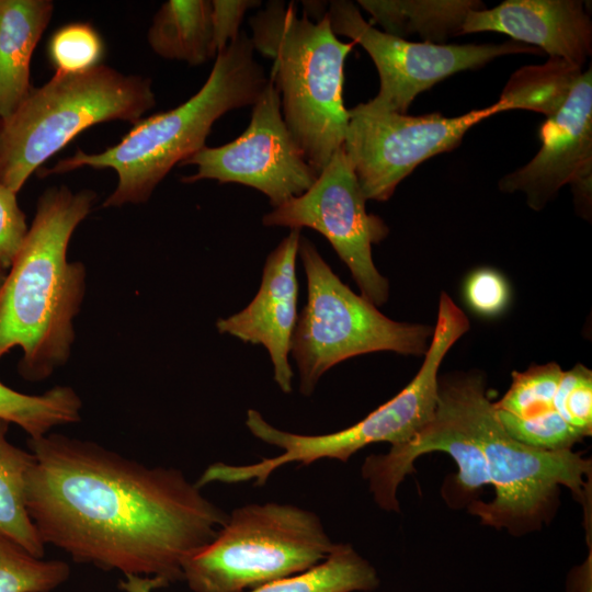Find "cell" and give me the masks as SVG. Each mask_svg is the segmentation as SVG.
<instances>
[{
  "label": "cell",
  "mask_w": 592,
  "mask_h": 592,
  "mask_svg": "<svg viewBox=\"0 0 592 592\" xmlns=\"http://www.w3.org/2000/svg\"><path fill=\"white\" fill-rule=\"evenodd\" d=\"M27 445V512L43 543L78 562L170 585L228 520L180 469L57 433Z\"/></svg>",
  "instance_id": "6da1fadb"
},
{
  "label": "cell",
  "mask_w": 592,
  "mask_h": 592,
  "mask_svg": "<svg viewBox=\"0 0 592 592\" xmlns=\"http://www.w3.org/2000/svg\"><path fill=\"white\" fill-rule=\"evenodd\" d=\"M95 200L91 190L47 189L0 288V361L20 348L18 372L29 382L48 378L69 360L86 269L69 262L67 250Z\"/></svg>",
  "instance_id": "7a4b0ae2"
},
{
  "label": "cell",
  "mask_w": 592,
  "mask_h": 592,
  "mask_svg": "<svg viewBox=\"0 0 592 592\" xmlns=\"http://www.w3.org/2000/svg\"><path fill=\"white\" fill-rule=\"evenodd\" d=\"M267 81L263 67L254 58L250 37L239 33L216 56L207 80L187 101L139 119L116 145L102 152L78 149L43 175L81 167L110 168L117 174V185L103 207L145 203L175 164L205 146L212 126L220 116L253 105Z\"/></svg>",
  "instance_id": "3957f363"
},
{
  "label": "cell",
  "mask_w": 592,
  "mask_h": 592,
  "mask_svg": "<svg viewBox=\"0 0 592 592\" xmlns=\"http://www.w3.org/2000/svg\"><path fill=\"white\" fill-rule=\"evenodd\" d=\"M437 405L479 446L486 459L496 498L491 502L473 500L469 505L481 524L522 535L551 519L560 486L584 499L591 462L571 449H538L510 436L480 376L439 384Z\"/></svg>",
  "instance_id": "277c9868"
},
{
  "label": "cell",
  "mask_w": 592,
  "mask_h": 592,
  "mask_svg": "<svg viewBox=\"0 0 592 592\" xmlns=\"http://www.w3.org/2000/svg\"><path fill=\"white\" fill-rule=\"evenodd\" d=\"M254 50L273 60L271 79L284 122L318 172L343 146L349 112L343 102L344 61L355 43H343L327 15L298 18L295 5L271 1L249 20Z\"/></svg>",
  "instance_id": "5b68a950"
},
{
  "label": "cell",
  "mask_w": 592,
  "mask_h": 592,
  "mask_svg": "<svg viewBox=\"0 0 592 592\" xmlns=\"http://www.w3.org/2000/svg\"><path fill=\"white\" fill-rule=\"evenodd\" d=\"M468 329L467 316L446 293H442L422 366L398 395L357 423L321 435L280 430L266 422L260 412L249 409L246 420L249 431L264 443L284 452L254 464L214 463L204 470V480L207 483L254 480L255 486H262L275 469L286 464L296 462L310 465L322 458L345 463L368 444L388 442L392 446L409 441L433 419L439 398V368L446 353Z\"/></svg>",
  "instance_id": "8992f818"
},
{
  "label": "cell",
  "mask_w": 592,
  "mask_h": 592,
  "mask_svg": "<svg viewBox=\"0 0 592 592\" xmlns=\"http://www.w3.org/2000/svg\"><path fill=\"white\" fill-rule=\"evenodd\" d=\"M155 105L149 78L102 64L78 73L55 72L0 121V183L18 193L82 130L111 121L135 124Z\"/></svg>",
  "instance_id": "52a82bcc"
},
{
  "label": "cell",
  "mask_w": 592,
  "mask_h": 592,
  "mask_svg": "<svg viewBox=\"0 0 592 592\" xmlns=\"http://www.w3.org/2000/svg\"><path fill=\"white\" fill-rule=\"evenodd\" d=\"M335 546L315 512L250 503L234 509L215 539L184 562L183 580L193 592H249L310 569Z\"/></svg>",
  "instance_id": "ba28073f"
},
{
  "label": "cell",
  "mask_w": 592,
  "mask_h": 592,
  "mask_svg": "<svg viewBox=\"0 0 592 592\" xmlns=\"http://www.w3.org/2000/svg\"><path fill=\"white\" fill-rule=\"evenodd\" d=\"M298 253L308 300L296 323L291 352L304 396L312 394L328 369L350 357L378 351L425 354L433 328L383 315L341 282L309 239L300 237Z\"/></svg>",
  "instance_id": "9c48e42d"
},
{
  "label": "cell",
  "mask_w": 592,
  "mask_h": 592,
  "mask_svg": "<svg viewBox=\"0 0 592 592\" xmlns=\"http://www.w3.org/2000/svg\"><path fill=\"white\" fill-rule=\"evenodd\" d=\"M508 110L499 99L456 117L440 113L409 116L373 111L360 103L348 110L343 146L365 198L384 202L417 166L456 148L470 127Z\"/></svg>",
  "instance_id": "30bf717a"
},
{
  "label": "cell",
  "mask_w": 592,
  "mask_h": 592,
  "mask_svg": "<svg viewBox=\"0 0 592 592\" xmlns=\"http://www.w3.org/2000/svg\"><path fill=\"white\" fill-rule=\"evenodd\" d=\"M366 198L345 153L340 147L314 184L265 214V226L308 227L325 236L349 267L361 295L375 306L388 299L389 285L376 269L372 244L380 242L388 228L366 212Z\"/></svg>",
  "instance_id": "8fae6325"
},
{
  "label": "cell",
  "mask_w": 592,
  "mask_h": 592,
  "mask_svg": "<svg viewBox=\"0 0 592 592\" xmlns=\"http://www.w3.org/2000/svg\"><path fill=\"white\" fill-rule=\"evenodd\" d=\"M326 15L335 35L360 44L374 61L379 91L364 104L377 112L406 114L419 93L456 72L479 68L503 55L539 53L515 41L483 45L410 42L375 29L345 0L331 1Z\"/></svg>",
  "instance_id": "7c38bea8"
},
{
  "label": "cell",
  "mask_w": 592,
  "mask_h": 592,
  "mask_svg": "<svg viewBox=\"0 0 592 592\" xmlns=\"http://www.w3.org/2000/svg\"><path fill=\"white\" fill-rule=\"evenodd\" d=\"M197 167L182 182L216 180L251 186L275 208L305 193L319 173L306 160L282 114L281 96L271 78L252 105L246 130L219 147L204 146L180 166Z\"/></svg>",
  "instance_id": "4fadbf2b"
},
{
  "label": "cell",
  "mask_w": 592,
  "mask_h": 592,
  "mask_svg": "<svg viewBox=\"0 0 592 592\" xmlns=\"http://www.w3.org/2000/svg\"><path fill=\"white\" fill-rule=\"evenodd\" d=\"M542 147L522 168L499 181L503 192L525 194L539 210L566 184L588 203L592 183V68L581 72L562 104L539 129Z\"/></svg>",
  "instance_id": "5bb4252c"
},
{
  "label": "cell",
  "mask_w": 592,
  "mask_h": 592,
  "mask_svg": "<svg viewBox=\"0 0 592 592\" xmlns=\"http://www.w3.org/2000/svg\"><path fill=\"white\" fill-rule=\"evenodd\" d=\"M299 240L300 229H291L267 255L261 285L252 301L243 310L216 322L220 333L262 344L267 350L274 379L285 394L292 391L293 371L288 355L297 323Z\"/></svg>",
  "instance_id": "9a60e30c"
},
{
  "label": "cell",
  "mask_w": 592,
  "mask_h": 592,
  "mask_svg": "<svg viewBox=\"0 0 592 592\" xmlns=\"http://www.w3.org/2000/svg\"><path fill=\"white\" fill-rule=\"evenodd\" d=\"M498 32L582 67L592 53V23L578 0H506L470 12L460 34Z\"/></svg>",
  "instance_id": "2e32d148"
},
{
  "label": "cell",
  "mask_w": 592,
  "mask_h": 592,
  "mask_svg": "<svg viewBox=\"0 0 592 592\" xmlns=\"http://www.w3.org/2000/svg\"><path fill=\"white\" fill-rule=\"evenodd\" d=\"M444 452L458 465L455 486L463 496H473L491 485L486 459L479 446L439 406L433 419L409 441L392 445L388 453L368 456L362 475L379 508L399 511L397 489L405 477L414 473L413 463L423 454Z\"/></svg>",
  "instance_id": "e0dca14e"
},
{
  "label": "cell",
  "mask_w": 592,
  "mask_h": 592,
  "mask_svg": "<svg viewBox=\"0 0 592 592\" xmlns=\"http://www.w3.org/2000/svg\"><path fill=\"white\" fill-rule=\"evenodd\" d=\"M53 11L49 0H0V119L10 116L32 91V55Z\"/></svg>",
  "instance_id": "ac0fdd59"
},
{
  "label": "cell",
  "mask_w": 592,
  "mask_h": 592,
  "mask_svg": "<svg viewBox=\"0 0 592 592\" xmlns=\"http://www.w3.org/2000/svg\"><path fill=\"white\" fill-rule=\"evenodd\" d=\"M383 32L403 38L420 35L424 42L444 44L445 39L460 35L467 15L485 9L476 0H358Z\"/></svg>",
  "instance_id": "d6986e66"
},
{
  "label": "cell",
  "mask_w": 592,
  "mask_h": 592,
  "mask_svg": "<svg viewBox=\"0 0 592 592\" xmlns=\"http://www.w3.org/2000/svg\"><path fill=\"white\" fill-rule=\"evenodd\" d=\"M208 0H169L153 16L148 43L160 57L200 66L216 57Z\"/></svg>",
  "instance_id": "ffe728a7"
},
{
  "label": "cell",
  "mask_w": 592,
  "mask_h": 592,
  "mask_svg": "<svg viewBox=\"0 0 592 592\" xmlns=\"http://www.w3.org/2000/svg\"><path fill=\"white\" fill-rule=\"evenodd\" d=\"M10 422L0 419V537L43 558V543L26 508V476L34 456L8 440Z\"/></svg>",
  "instance_id": "44dd1931"
},
{
  "label": "cell",
  "mask_w": 592,
  "mask_h": 592,
  "mask_svg": "<svg viewBox=\"0 0 592 592\" xmlns=\"http://www.w3.org/2000/svg\"><path fill=\"white\" fill-rule=\"evenodd\" d=\"M379 585L376 569L350 544L337 543L332 553L310 569L249 592H368Z\"/></svg>",
  "instance_id": "7402d4cb"
},
{
  "label": "cell",
  "mask_w": 592,
  "mask_h": 592,
  "mask_svg": "<svg viewBox=\"0 0 592 592\" xmlns=\"http://www.w3.org/2000/svg\"><path fill=\"white\" fill-rule=\"evenodd\" d=\"M81 408V398L69 386L27 395L0 382V419L19 425L31 439L43 436L55 426L80 421Z\"/></svg>",
  "instance_id": "603a6c76"
},
{
  "label": "cell",
  "mask_w": 592,
  "mask_h": 592,
  "mask_svg": "<svg viewBox=\"0 0 592 592\" xmlns=\"http://www.w3.org/2000/svg\"><path fill=\"white\" fill-rule=\"evenodd\" d=\"M581 72V67L550 57L545 65L517 70L500 99L510 110H531L548 116L562 104Z\"/></svg>",
  "instance_id": "cb8c5ba5"
},
{
  "label": "cell",
  "mask_w": 592,
  "mask_h": 592,
  "mask_svg": "<svg viewBox=\"0 0 592 592\" xmlns=\"http://www.w3.org/2000/svg\"><path fill=\"white\" fill-rule=\"evenodd\" d=\"M69 576L67 562L37 558L0 537V592H52Z\"/></svg>",
  "instance_id": "d4e9b609"
},
{
  "label": "cell",
  "mask_w": 592,
  "mask_h": 592,
  "mask_svg": "<svg viewBox=\"0 0 592 592\" xmlns=\"http://www.w3.org/2000/svg\"><path fill=\"white\" fill-rule=\"evenodd\" d=\"M562 372L554 362L513 372L512 384L502 399L494 403L496 409L521 419L555 410Z\"/></svg>",
  "instance_id": "484cf974"
},
{
  "label": "cell",
  "mask_w": 592,
  "mask_h": 592,
  "mask_svg": "<svg viewBox=\"0 0 592 592\" xmlns=\"http://www.w3.org/2000/svg\"><path fill=\"white\" fill-rule=\"evenodd\" d=\"M47 54L56 72L78 73L100 65L104 43L90 23L72 22L59 27L52 35Z\"/></svg>",
  "instance_id": "4316f807"
},
{
  "label": "cell",
  "mask_w": 592,
  "mask_h": 592,
  "mask_svg": "<svg viewBox=\"0 0 592 592\" xmlns=\"http://www.w3.org/2000/svg\"><path fill=\"white\" fill-rule=\"evenodd\" d=\"M496 411L510 436L534 448L566 451L583 439L556 410L526 419Z\"/></svg>",
  "instance_id": "83f0119b"
},
{
  "label": "cell",
  "mask_w": 592,
  "mask_h": 592,
  "mask_svg": "<svg viewBox=\"0 0 592 592\" xmlns=\"http://www.w3.org/2000/svg\"><path fill=\"white\" fill-rule=\"evenodd\" d=\"M555 410L583 437L592 433V373L582 364L563 371Z\"/></svg>",
  "instance_id": "f1b7e54d"
},
{
  "label": "cell",
  "mask_w": 592,
  "mask_h": 592,
  "mask_svg": "<svg viewBox=\"0 0 592 592\" xmlns=\"http://www.w3.org/2000/svg\"><path fill=\"white\" fill-rule=\"evenodd\" d=\"M29 228L19 207L16 193L0 183V265L9 270L19 253Z\"/></svg>",
  "instance_id": "f546056e"
},
{
  "label": "cell",
  "mask_w": 592,
  "mask_h": 592,
  "mask_svg": "<svg viewBox=\"0 0 592 592\" xmlns=\"http://www.w3.org/2000/svg\"><path fill=\"white\" fill-rule=\"evenodd\" d=\"M465 296L473 310L483 316H494L508 305L509 287L503 276L494 270L479 269L467 278Z\"/></svg>",
  "instance_id": "4dcf8cb0"
},
{
  "label": "cell",
  "mask_w": 592,
  "mask_h": 592,
  "mask_svg": "<svg viewBox=\"0 0 592 592\" xmlns=\"http://www.w3.org/2000/svg\"><path fill=\"white\" fill-rule=\"evenodd\" d=\"M260 3L255 0L212 1L213 46L216 56L239 35V27L246 12Z\"/></svg>",
  "instance_id": "1f68e13d"
},
{
  "label": "cell",
  "mask_w": 592,
  "mask_h": 592,
  "mask_svg": "<svg viewBox=\"0 0 592 592\" xmlns=\"http://www.w3.org/2000/svg\"><path fill=\"white\" fill-rule=\"evenodd\" d=\"M169 587L161 579L144 576H125L118 588L124 592H153L157 589Z\"/></svg>",
  "instance_id": "d6a6232c"
},
{
  "label": "cell",
  "mask_w": 592,
  "mask_h": 592,
  "mask_svg": "<svg viewBox=\"0 0 592 592\" xmlns=\"http://www.w3.org/2000/svg\"><path fill=\"white\" fill-rule=\"evenodd\" d=\"M7 270H4L1 265H0V288L4 282V278H5V275H7Z\"/></svg>",
  "instance_id": "836d02e7"
},
{
  "label": "cell",
  "mask_w": 592,
  "mask_h": 592,
  "mask_svg": "<svg viewBox=\"0 0 592 592\" xmlns=\"http://www.w3.org/2000/svg\"><path fill=\"white\" fill-rule=\"evenodd\" d=\"M368 592H371V591H368Z\"/></svg>",
  "instance_id": "e575fe53"
}]
</instances>
